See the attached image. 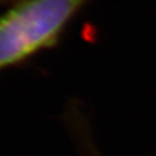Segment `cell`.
I'll return each mask as SVG.
<instances>
[{"instance_id": "cell-1", "label": "cell", "mask_w": 156, "mask_h": 156, "mask_svg": "<svg viewBox=\"0 0 156 156\" xmlns=\"http://www.w3.org/2000/svg\"><path fill=\"white\" fill-rule=\"evenodd\" d=\"M90 0H16L0 14V71L55 47Z\"/></svg>"}, {"instance_id": "cell-2", "label": "cell", "mask_w": 156, "mask_h": 156, "mask_svg": "<svg viewBox=\"0 0 156 156\" xmlns=\"http://www.w3.org/2000/svg\"><path fill=\"white\" fill-rule=\"evenodd\" d=\"M0 2H4V0H0Z\"/></svg>"}]
</instances>
